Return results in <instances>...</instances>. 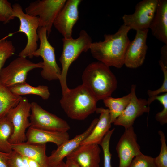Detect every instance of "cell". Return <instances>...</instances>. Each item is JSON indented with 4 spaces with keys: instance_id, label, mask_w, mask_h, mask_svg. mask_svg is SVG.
Wrapping results in <instances>:
<instances>
[{
    "instance_id": "1",
    "label": "cell",
    "mask_w": 167,
    "mask_h": 167,
    "mask_svg": "<svg viewBox=\"0 0 167 167\" xmlns=\"http://www.w3.org/2000/svg\"><path fill=\"white\" fill-rule=\"evenodd\" d=\"M130 30L123 24L115 33L105 34L103 41L92 42L89 49L92 56L109 67H122L131 42L128 36Z\"/></svg>"
},
{
    "instance_id": "2",
    "label": "cell",
    "mask_w": 167,
    "mask_h": 167,
    "mask_svg": "<svg viewBox=\"0 0 167 167\" xmlns=\"http://www.w3.org/2000/svg\"><path fill=\"white\" fill-rule=\"evenodd\" d=\"M82 79V84L97 101L111 96L117 88L116 78L109 67L98 61L87 66Z\"/></svg>"
},
{
    "instance_id": "3",
    "label": "cell",
    "mask_w": 167,
    "mask_h": 167,
    "mask_svg": "<svg viewBox=\"0 0 167 167\" xmlns=\"http://www.w3.org/2000/svg\"><path fill=\"white\" fill-rule=\"evenodd\" d=\"M98 101L83 84L69 89L60 100L61 107L71 119L84 120L94 113L97 108Z\"/></svg>"
},
{
    "instance_id": "4",
    "label": "cell",
    "mask_w": 167,
    "mask_h": 167,
    "mask_svg": "<svg viewBox=\"0 0 167 167\" xmlns=\"http://www.w3.org/2000/svg\"><path fill=\"white\" fill-rule=\"evenodd\" d=\"M63 47L59 61L62 65L61 74L59 80L62 95L69 89L67 84V76L69 67L80 54L90 49L92 43V38L84 30L80 31L79 36L76 39H62Z\"/></svg>"
},
{
    "instance_id": "5",
    "label": "cell",
    "mask_w": 167,
    "mask_h": 167,
    "mask_svg": "<svg viewBox=\"0 0 167 167\" xmlns=\"http://www.w3.org/2000/svg\"><path fill=\"white\" fill-rule=\"evenodd\" d=\"M37 33L40 40L39 46L33 56H40L43 59L41 75L43 79L48 81L59 80L61 70L56 61L55 48L48 40L46 29L45 27H39Z\"/></svg>"
},
{
    "instance_id": "6",
    "label": "cell",
    "mask_w": 167,
    "mask_h": 167,
    "mask_svg": "<svg viewBox=\"0 0 167 167\" xmlns=\"http://www.w3.org/2000/svg\"><path fill=\"white\" fill-rule=\"evenodd\" d=\"M15 18L20 21L18 32L24 33L27 38V42L24 48L19 54V56L32 58L33 54L37 49V42L39 40L37 31L39 28L38 17L25 13L21 6L18 3L12 5Z\"/></svg>"
},
{
    "instance_id": "7",
    "label": "cell",
    "mask_w": 167,
    "mask_h": 167,
    "mask_svg": "<svg viewBox=\"0 0 167 167\" xmlns=\"http://www.w3.org/2000/svg\"><path fill=\"white\" fill-rule=\"evenodd\" d=\"M31 103L28 99L22 97L19 104L6 115L13 127V133L9 139L11 144L26 142V130L30 126L29 118L31 114Z\"/></svg>"
},
{
    "instance_id": "8",
    "label": "cell",
    "mask_w": 167,
    "mask_h": 167,
    "mask_svg": "<svg viewBox=\"0 0 167 167\" xmlns=\"http://www.w3.org/2000/svg\"><path fill=\"white\" fill-rule=\"evenodd\" d=\"M66 0H37L30 3L25 13L38 17L39 27L46 28L47 37L51 33L54 21L63 7Z\"/></svg>"
},
{
    "instance_id": "9",
    "label": "cell",
    "mask_w": 167,
    "mask_h": 167,
    "mask_svg": "<svg viewBox=\"0 0 167 167\" xmlns=\"http://www.w3.org/2000/svg\"><path fill=\"white\" fill-rule=\"evenodd\" d=\"M42 61L33 62L26 58L19 56L0 71V81L10 88L25 82L28 73L36 68H42Z\"/></svg>"
},
{
    "instance_id": "10",
    "label": "cell",
    "mask_w": 167,
    "mask_h": 167,
    "mask_svg": "<svg viewBox=\"0 0 167 167\" xmlns=\"http://www.w3.org/2000/svg\"><path fill=\"white\" fill-rule=\"evenodd\" d=\"M158 0H143L135 6L134 12L125 14L122 19L123 24L130 30L143 31L149 28L156 11Z\"/></svg>"
},
{
    "instance_id": "11",
    "label": "cell",
    "mask_w": 167,
    "mask_h": 167,
    "mask_svg": "<svg viewBox=\"0 0 167 167\" xmlns=\"http://www.w3.org/2000/svg\"><path fill=\"white\" fill-rule=\"evenodd\" d=\"M31 105L30 127L62 132H67L70 129L65 120L45 110L36 102H32Z\"/></svg>"
},
{
    "instance_id": "12",
    "label": "cell",
    "mask_w": 167,
    "mask_h": 167,
    "mask_svg": "<svg viewBox=\"0 0 167 167\" xmlns=\"http://www.w3.org/2000/svg\"><path fill=\"white\" fill-rule=\"evenodd\" d=\"M116 149L119 159L118 167H130L134 158L142 153L133 126L125 129Z\"/></svg>"
},
{
    "instance_id": "13",
    "label": "cell",
    "mask_w": 167,
    "mask_h": 167,
    "mask_svg": "<svg viewBox=\"0 0 167 167\" xmlns=\"http://www.w3.org/2000/svg\"><path fill=\"white\" fill-rule=\"evenodd\" d=\"M81 0H66L55 18L53 25L64 38H72V29L79 19Z\"/></svg>"
},
{
    "instance_id": "14",
    "label": "cell",
    "mask_w": 167,
    "mask_h": 167,
    "mask_svg": "<svg viewBox=\"0 0 167 167\" xmlns=\"http://www.w3.org/2000/svg\"><path fill=\"white\" fill-rule=\"evenodd\" d=\"M136 86H131L130 102L122 113L116 119L113 124L126 128L133 126L135 119L144 113H149L150 108L147 100L138 98L136 94Z\"/></svg>"
},
{
    "instance_id": "15",
    "label": "cell",
    "mask_w": 167,
    "mask_h": 167,
    "mask_svg": "<svg viewBox=\"0 0 167 167\" xmlns=\"http://www.w3.org/2000/svg\"><path fill=\"white\" fill-rule=\"evenodd\" d=\"M148 29L136 31L134 39L131 41L125 54L124 65L130 68L141 66L144 61L148 46L146 44Z\"/></svg>"
},
{
    "instance_id": "16",
    "label": "cell",
    "mask_w": 167,
    "mask_h": 167,
    "mask_svg": "<svg viewBox=\"0 0 167 167\" xmlns=\"http://www.w3.org/2000/svg\"><path fill=\"white\" fill-rule=\"evenodd\" d=\"M98 118L94 119L88 127L83 133L69 139L52 151L48 156L50 167H55L63 161V159L76 149L91 133L97 122Z\"/></svg>"
},
{
    "instance_id": "17",
    "label": "cell",
    "mask_w": 167,
    "mask_h": 167,
    "mask_svg": "<svg viewBox=\"0 0 167 167\" xmlns=\"http://www.w3.org/2000/svg\"><path fill=\"white\" fill-rule=\"evenodd\" d=\"M101 150L98 144L80 145L67 156L80 167H99Z\"/></svg>"
},
{
    "instance_id": "18",
    "label": "cell",
    "mask_w": 167,
    "mask_h": 167,
    "mask_svg": "<svg viewBox=\"0 0 167 167\" xmlns=\"http://www.w3.org/2000/svg\"><path fill=\"white\" fill-rule=\"evenodd\" d=\"M26 142L32 144H46L51 142L58 147L69 139L67 132L57 131L29 127L26 132Z\"/></svg>"
},
{
    "instance_id": "19",
    "label": "cell",
    "mask_w": 167,
    "mask_h": 167,
    "mask_svg": "<svg viewBox=\"0 0 167 167\" xmlns=\"http://www.w3.org/2000/svg\"><path fill=\"white\" fill-rule=\"evenodd\" d=\"M149 28L153 36L167 45V0H158L156 11Z\"/></svg>"
},
{
    "instance_id": "20",
    "label": "cell",
    "mask_w": 167,
    "mask_h": 167,
    "mask_svg": "<svg viewBox=\"0 0 167 167\" xmlns=\"http://www.w3.org/2000/svg\"><path fill=\"white\" fill-rule=\"evenodd\" d=\"M11 146L13 150L35 161L40 167H50L46 153V144H32L25 142Z\"/></svg>"
},
{
    "instance_id": "21",
    "label": "cell",
    "mask_w": 167,
    "mask_h": 167,
    "mask_svg": "<svg viewBox=\"0 0 167 167\" xmlns=\"http://www.w3.org/2000/svg\"><path fill=\"white\" fill-rule=\"evenodd\" d=\"M96 112L100 114L98 121L92 132L80 145L92 144L99 145L109 130L112 123L109 109L103 107L97 108Z\"/></svg>"
},
{
    "instance_id": "22",
    "label": "cell",
    "mask_w": 167,
    "mask_h": 167,
    "mask_svg": "<svg viewBox=\"0 0 167 167\" xmlns=\"http://www.w3.org/2000/svg\"><path fill=\"white\" fill-rule=\"evenodd\" d=\"M21 96L13 93L0 81V118L6 116L22 99Z\"/></svg>"
},
{
    "instance_id": "23",
    "label": "cell",
    "mask_w": 167,
    "mask_h": 167,
    "mask_svg": "<svg viewBox=\"0 0 167 167\" xmlns=\"http://www.w3.org/2000/svg\"><path fill=\"white\" fill-rule=\"evenodd\" d=\"M9 88L13 93L20 96L33 94L39 96L45 100L48 99L50 96L49 88L46 85H39L35 87L25 82Z\"/></svg>"
},
{
    "instance_id": "24",
    "label": "cell",
    "mask_w": 167,
    "mask_h": 167,
    "mask_svg": "<svg viewBox=\"0 0 167 167\" xmlns=\"http://www.w3.org/2000/svg\"><path fill=\"white\" fill-rule=\"evenodd\" d=\"M130 92L122 97L114 98L110 96L103 100L105 106L108 108L112 123L122 113L129 103L131 98Z\"/></svg>"
},
{
    "instance_id": "25",
    "label": "cell",
    "mask_w": 167,
    "mask_h": 167,
    "mask_svg": "<svg viewBox=\"0 0 167 167\" xmlns=\"http://www.w3.org/2000/svg\"><path fill=\"white\" fill-rule=\"evenodd\" d=\"M13 131L11 122L5 116L0 118V151L10 153L13 150L9 139Z\"/></svg>"
},
{
    "instance_id": "26",
    "label": "cell",
    "mask_w": 167,
    "mask_h": 167,
    "mask_svg": "<svg viewBox=\"0 0 167 167\" xmlns=\"http://www.w3.org/2000/svg\"><path fill=\"white\" fill-rule=\"evenodd\" d=\"M12 35L10 34L0 39V71L7 60L15 52V49L12 41L6 39Z\"/></svg>"
},
{
    "instance_id": "27",
    "label": "cell",
    "mask_w": 167,
    "mask_h": 167,
    "mask_svg": "<svg viewBox=\"0 0 167 167\" xmlns=\"http://www.w3.org/2000/svg\"><path fill=\"white\" fill-rule=\"evenodd\" d=\"M156 100H158L163 105V109L156 114L155 119L161 124L163 125L167 123V93L158 95L150 100H147L148 105L149 106Z\"/></svg>"
},
{
    "instance_id": "28",
    "label": "cell",
    "mask_w": 167,
    "mask_h": 167,
    "mask_svg": "<svg viewBox=\"0 0 167 167\" xmlns=\"http://www.w3.org/2000/svg\"><path fill=\"white\" fill-rule=\"evenodd\" d=\"M161 143L160 153L156 157L154 158L157 167H167V146L164 133L161 130L158 131Z\"/></svg>"
},
{
    "instance_id": "29",
    "label": "cell",
    "mask_w": 167,
    "mask_h": 167,
    "mask_svg": "<svg viewBox=\"0 0 167 167\" xmlns=\"http://www.w3.org/2000/svg\"><path fill=\"white\" fill-rule=\"evenodd\" d=\"M114 128L109 130L99 145L101 147L104 155V167H112V155L109 150V144L111 135L114 131Z\"/></svg>"
},
{
    "instance_id": "30",
    "label": "cell",
    "mask_w": 167,
    "mask_h": 167,
    "mask_svg": "<svg viewBox=\"0 0 167 167\" xmlns=\"http://www.w3.org/2000/svg\"><path fill=\"white\" fill-rule=\"evenodd\" d=\"M15 18L11 3L7 0H0V22L6 24Z\"/></svg>"
},
{
    "instance_id": "31",
    "label": "cell",
    "mask_w": 167,
    "mask_h": 167,
    "mask_svg": "<svg viewBox=\"0 0 167 167\" xmlns=\"http://www.w3.org/2000/svg\"><path fill=\"white\" fill-rule=\"evenodd\" d=\"M130 167H157L154 158L142 153L135 157Z\"/></svg>"
},
{
    "instance_id": "32",
    "label": "cell",
    "mask_w": 167,
    "mask_h": 167,
    "mask_svg": "<svg viewBox=\"0 0 167 167\" xmlns=\"http://www.w3.org/2000/svg\"><path fill=\"white\" fill-rule=\"evenodd\" d=\"M159 63L164 75V80L161 86L158 89L155 90H148L147 94L149 96L148 100H150L161 93H167V66H165L160 60Z\"/></svg>"
},
{
    "instance_id": "33",
    "label": "cell",
    "mask_w": 167,
    "mask_h": 167,
    "mask_svg": "<svg viewBox=\"0 0 167 167\" xmlns=\"http://www.w3.org/2000/svg\"><path fill=\"white\" fill-rule=\"evenodd\" d=\"M8 165L9 167H25L22 156L14 150L10 153Z\"/></svg>"
},
{
    "instance_id": "34",
    "label": "cell",
    "mask_w": 167,
    "mask_h": 167,
    "mask_svg": "<svg viewBox=\"0 0 167 167\" xmlns=\"http://www.w3.org/2000/svg\"><path fill=\"white\" fill-rule=\"evenodd\" d=\"M10 153L0 151V167H9L8 159Z\"/></svg>"
},
{
    "instance_id": "35",
    "label": "cell",
    "mask_w": 167,
    "mask_h": 167,
    "mask_svg": "<svg viewBox=\"0 0 167 167\" xmlns=\"http://www.w3.org/2000/svg\"><path fill=\"white\" fill-rule=\"evenodd\" d=\"M22 156L25 167H40L39 165L35 161L26 157Z\"/></svg>"
},
{
    "instance_id": "36",
    "label": "cell",
    "mask_w": 167,
    "mask_h": 167,
    "mask_svg": "<svg viewBox=\"0 0 167 167\" xmlns=\"http://www.w3.org/2000/svg\"><path fill=\"white\" fill-rule=\"evenodd\" d=\"M161 57L160 60L167 66V45L165 44L161 48Z\"/></svg>"
},
{
    "instance_id": "37",
    "label": "cell",
    "mask_w": 167,
    "mask_h": 167,
    "mask_svg": "<svg viewBox=\"0 0 167 167\" xmlns=\"http://www.w3.org/2000/svg\"><path fill=\"white\" fill-rule=\"evenodd\" d=\"M65 164L67 167H80L75 161L70 158H66Z\"/></svg>"
},
{
    "instance_id": "38",
    "label": "cell",
    "mask_w": 167,
    "mask_h": 167,
    "mask_svg": "<svg viewBox=\"0 0 167 167\" xmlns=\"http://www.w3.org/2000/svg\"><path fill=\"white\" fill-rule=\"evenodd\" d=\"M55 167H67L65 163L63 161Z\"/></svg>"
},
{
    "instance_id": "39",
    "label": "cell",
    "mask_w": 167,
    "mask_h": 167,
    "mask_svg": "<svg viewBox=\"0 0 167 167\" xmlns=\"http://www.w3.org/2000/svg\"></svg>"
}]
</instances>
